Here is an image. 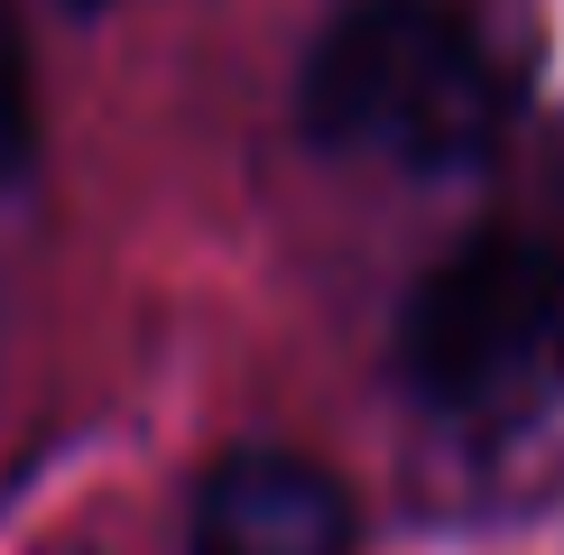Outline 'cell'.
Masks as SVG:
<instances>
[{
    "instance_id": "cell-3",
    "label": "cell",
    "mask_w": 564,
    "mask_h": 555,
    "mask_svg": "<svg viewBox=\"0 0 564 555\" xmlns=\"http://www.w3.org/2000/svg\"><path fill=\"white\" fill-rule=\"evenodd\" d=\"M185 555H361V509L315 454L241 445L195 481Z\"/></svg>"
},
{
    "instance_id": "cell-2",
    "label": "cell",
    "mask_w": 564,
    "mask_h": 555,
    "mask_svg": "<svg viewBox=\"0 0 564 555\" xmlns=\"http://www.w3.org/2000/svg\"><path fill=\"white\" fill-rule=\"evenodd\" d=\"M398 380L463 435H519L564 399V241L490 222L398 306Z\"/></svg>"
},
{
    "instance_id": "cell-1",
    "label": "cell",
    "mask_w": 564,
    "mask_h": 555,
    "mask_svg": "<svg viewBox=\"0 0 564 555\" xmlns=\"http://www.w3.org/2000/svg\"><path fill=\"white\" fill-rule=\"evenodd\" d=\"M296 121L315 149L454 176L500 149L509 84L463 10H444V0H351L305 46Z\"/></svg>"
},
{
    "instance_id": "cell-4",
    "label": "cell",
    "mask_w": 564,
    "mask_h": 555,
    "mask_svg": "<svg viewBox=\"0 0 564 555\" xmlns=\"http://www.w3.org/2000/svg\"><path fill=\"white\" fill-rule=\"evenodd\" d=\"M75 10H102V0H75Z\"/></svg>"
}]
</instances>
